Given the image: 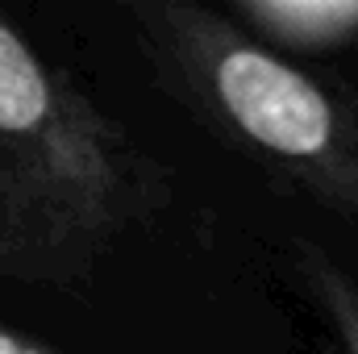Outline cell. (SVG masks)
Listing matches in <instances>:
<instances>
[{"mask_svg": "<svg viewBox=\"0 0 358 354\" xmlns=\"http://www.w3.org/2000/svg\"><path fill=\"white\" fill-rule=\"evenodd\" d=\"M225 13L287 59L358 46V0H234Z\"/></svg>", "mask_w": 358, "mask_h": 354, "instance_id": "cell-3", "label": "cell"}, {"mask_svg": "<svg viewBox=\"0 0 358 354\" xmlns=\"http://www.w3.org/2000/svg\"><path fill=\"white\" fill-rule=\"evenodd\" d=\"M296 271L317 309L325 313L342 354H358V283L317 242H296Z\"/></svg>", "mask_w": 358, "mask_h": 354, "instance_id": "cell-4", "label": "cell"}, {"mask_svg": "<svg viewBox=\"0 0 358 354\" xmlns=\"http://www.w3.org/2000/svg\"><path fill=\"white\" fill-rule=\"evenodd\" d=\"M0 354H59V351L38 342V338H29V334H21V330L0 325Z\"/></svg>", "mask_w": 358, "mask_h": 354, "instance_id": "cell-5", "label": "cell"}, {"mask_svg": "<svg viewBox=\"0 0 358 354\" xmlns=\"http://www.w3.org/2000/svg\"><path fill=\"white\" fill-rule=\"evenodd\" d=\"M125 13L159 80L204 129L358 221V67H304L204 4L142 0Z\"/></svg>", "mask_w": 358, "mask_h": 354, "instance_id": "cell-2", "label": "cell"}, {"mask_svg": "<svg viewBox=\"0 0 358 354\" xmlns=\"http://www.w3.org/2000/svg\"><path fill=\"white\" fill-rule=\"evenodd\" d=\"M159 200L134 138L0 17V279L80 288Z\"/></svg>", "mask_w": 358, "mask_h": 354, "instance_id": "cell-1", "label": "cell"}]
</instances>
